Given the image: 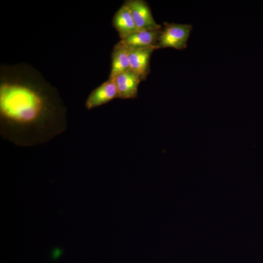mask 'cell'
<instances>
[{
    "instance_id": "277c9868",
    "label": "cell",
    "mask_w": 263,
    "mask_h": 263,
    "mask_svg": "<svg viewBox=\"0 0 263 263\" xmlns=\"http://www.w3.org/2000/svg\"><path fill=\"white\" fill-rule=\"evenodd\" d=\"M157 46L144 48H126L130 62V70L135 73L141 81L145 80L150 72V59Z\"/></svg>"
},
{
    "instance_id": "8992f818",
    "label": "cell",
    "mask_w": 263,
    "mask_h": 263,
    "mask_svg": "<svg viewBox=\"0 0 263 263\" xmlns=\"http://www.w3.org/2000/svg\"><path fill=\"white\" fill-rule=\"evenodd\" d=\"M112 79L114 80L115 83L119 98L133 99L137 96L138 88L141 80L131 70Z\"/></svg>"
},
{
    "instance_id": "7a4b0ae2",
    "label": "cell",
    "mask_w": 263,
    "mask_h": 263,
    "mask_svg": "<svg viewBox=\"0 0 263 263\" xmlns=\"http://www.w3.org/2000/svg\"><path fill=\"white\" fill-rule=\"evenodd\" d=\"M157 47L158 49L173 48L183 50L187 47V43L192 26L190 24L164 23Z\"/></svg>"
},
{
    "instance_id": "52a82bcc",
    "label": "cell",
    "mask_w": 263,
    "mask_h": 263,
    "mask_svg": "<svg viewBox=\"0 0 263 263\" xmlns=\"http://www.w3.org/2000/svg\"><path fill=\"white\" fill-rule=\"evenodd\" d=\"M161 29L138 30L121 39L118 42L128 49L144 48L157 46Z\"/></svg>"
},
{
    "instance_id": "3957f363",
    "label": "cell",
    "mask_w": 263,
    "mask_h": 263,
    "mask_svg": "<svg viewBox=\"0 0 263 263\" xmlns=\"http://www.w3.org/2000/svg\"><path fill=\"white\" fill-rule=\"evenodd\" d=\"M124 4L131 12L138 30H161L162 27L155 21L147 3L143 0H127Z\"/></svg>"
},
{
    "instance_id": "9c48e42d",
    "label": "cell",
    "mask_w": 263,
    "mask_h": 263,
    "mask_svg": "<svg viewBox=\"0 0 263 263\" xmlns=\"http://www.w3.org/2000/svg\"><path fill=\"white\" fill-rule=\"evenodd\" d=\"M130 70L128 53L126 48L118 42L112 53V65L109 78H114L120 74Z\"/></svg>"
},
{
    "instance_id": "6da1fadb",
    "label": "cell",
    "mask_w": 263,
    "mask_h": 263,
    "mask_svg": "<svg viewBox=\"0 0 263 263\" xmlns=\"http://www.w3.org/2000/svg\"><path fill=\"white\" fill-rule=\"evenodd\" d=\"M0 83V134L22 147L44 144L67 128L66 109L57 92L37 77L14 73Z\"/></svg>"
},
{
    "instance_id": "5b68a950",
    "label": "cell",
    "mask_w": 263,
    "mask_h": 263,
    "mask_svg": "<svg viewBox=\"0 0 263 263\" xmlns=\"http://www.w3.org/2000/svg\"><path fill=\"white\" fill-rule=\"evenodd\" d=\"M116 98H118V95L115 83L113 79L109 78L90 93L85 106L89 110L106 104Z\"/></svg>"
},
{
    "instance_id": "ba28073f",
    "label": "cell",
    "mask_w": 263,
    "mask_h": 263,
    "mask_svg": "<svg viewBox=\"0 0 263 263\" xmlns=\"http://www.w3.org/2000/svg\"><path fill=\"white\" fill-rule=\"evenodd\" d=\"M113 24L121 39L138 30L130 11L124 4L115 14Z\"/></svg>"
}]
</instances>
